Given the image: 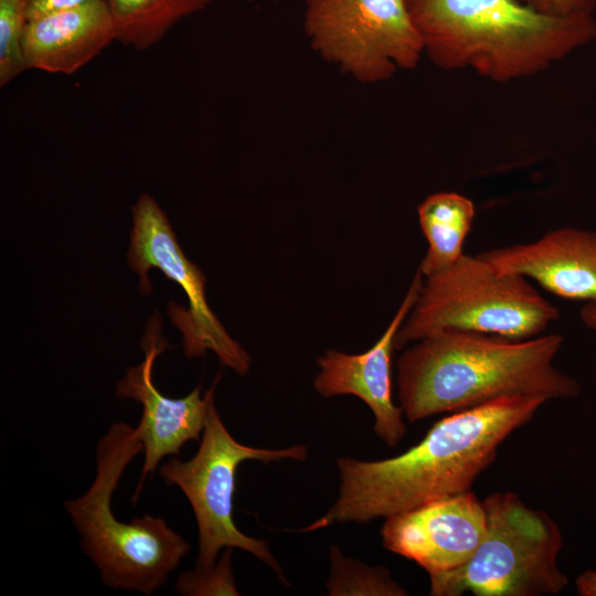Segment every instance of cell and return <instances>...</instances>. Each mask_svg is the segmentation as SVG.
Masks as SVG:
<instances>
[{
    "mask_svg": "<svg viewBox=\"0 0 596 596\" xmlns=\"http://www.w3.org/2000/svg\"><path fill=\"white\" fill-rule=\"evenodd\" d=\"M547 400L504 396L449 413L403 454L381 460L337 459L334 504L302 531L364 523L467 492L494 461L499 447L532 419Z\"/></svg>",
    "mask_w": 596,
    "mask_h": 596,
    "instance_id": "cell-1",
    "label": "cell"
},
{
    "mask_svg": "<svg viewBox=\"0 0 596 596\" xmlns=\"http://www.w3.org/2000/svg\"><path fill=\"white\" fill-rule=\"evenodd\" d=\"M562 344L558 333L513 340L459 329L437 332L398 358L400 406L417 422L504 396L574 398L581 385L553 364Z\"/></svg>",
    "mask_w": 596,
    "mask_h": 596,
    "instance_id": "cell-2",
    "label": "cell"
},
{
    "mask_svg": "<svg viewBox=\"0 0 596 596\" xmlns=\"http://www.w3.org/2000/svg\"><path fill=\"white\" fill-rule=\"evenodd\" d=\"M406 1L435 64L501 83L542 72L596 39L594 15L551 17L521 0Z\"/></svg>",
    "mask_w": 596,
    "mask_h": 596,
    "instance_id": "cell-3",
    "label": "cell"
},
{
    "mask_svg": "<svg viewBox=\"0 0 596 596\" xmlns=\"http://www.w3.org/2000/svg\"><path fill=\"white\" fill-rule=\"evenodd\" d=\"M96 476L81 497L64 502L81 535L82 551L111 588L153 594L191 549L161 518L146 514L129 523L111 510V497L127 465L142 451L135 428L113 424L98 441Z\"/></svg>",
    "mask_w": 596,
    "mask_h": 596,
    "instance_id": "cell-4",
    "label": "cell"
},
{
    "mask_svg": "<svg viewBox=\"0 0 596 596\" xmlns=\"http://www.w3.org/2000/svg\"><path fill=\"white\" fill-rule=\"evenodd\" d=\"M425 278L396 332V350L447 329L531 339L543 334L560 316L526 277L503 272L480 254H462Z\"/></svg>",
    "mask_w": 596,
    "mask_h": 596,
    "instance_id": "cell-5",
    "label": "cell"
},
{
    "mask_svg": "<svg viewBox=\"0 0 596 596\" xmlns=\"http://www.w3.org/2000/svg\"><path fill=\"white\" fill-rule=\"evenodd\" d=\"M486 531L461 566L429 575L433 596H540L568 584L557 556L563 538L543 510L528 507L514 492H494L483 501Z\"/></svg>",
    "mask_w": 596,
    "mask_h": 596,
    "instance_id": "cell-6",
    "label": "cell"
},
{
    "mask_svg": "<svg viewBox=\"0 0 596 596\" xmlns=\"http://www.w3.org/2000/svg\"><path fill=\"white\" fill-rule=\"evenodd\" d=\"M307 455L308 449L302 445L263 449L238 443L224 426L212 401L196 454L187 461L171 458L159 469V476L168 486L182 490L194 512L199 532L195 566H211L215 564L221 549L236 547L264 562L287 584L268 543L244 534L235 525L236 471L246 460L268 465L286 459L305 461Z\"/></svg>",
    "mask_w": 596,
    "mask_h": 596,
    "instance_id": "cell-7",
    "label": "cell"
},
{
    "mask_svg": "<svg viewBox=\"0 0 596 596\" xmlns=\"http://www.w3.org/2000/svg\"><path fill=\"white\" fill-rule=\"evenodd\" d=\"M304 23L312 47L363 83L415 67L424 52L406 0H306Z\"/></svg>",
    "mask_w": 596,
    "mask_h": 596,
    "instance_id": "cell-8",
    "label": "cell"
},
{
    "mask_svg": "<svg viewBox=\"0 0 596 596\" xmlns=\"http://www.w3.org/2000/svg\"><path fill=\"white\" fill-rule=\"evenodd\" d=\"M131 212L127 264L139 276L140 294L147 296L152 292L148 272L153 267L160 269L182 288L189 300V308L174 302L168 307L172 324L182 334L184 355L193 359L212 351L222 364L245 375L251 356L231 338L210 309L205 298V276L185 257L163 210L151 195L143 193Z\"/></svg>",
    "mask_w": 596,
    "mask_h": 596,
    "instance_id": "cell-9",
    "label": "cell"
},
{
    "mask_svg": "<svg viewBox=\"0 0 596 596\" xmlns=\"http://www.w3.org/2000/svg\"><path fill=\"white\" fill-rule=\"evenodd\" d=\"M141 348L143 361L129 368L116 386L118 397L131 398L142 405V416L135 430L142 444L145 460L132 503H136L147 477L157 469L163 457L179 455L185 443L200 439L219 382V377L215 379L204 395H201L200 386L181 398L168 397L158 391L152 380V369L156 358L169 344L162 336L161 317L157 311L147 323Z\"/></svg>",
    "mask_w": 596,
    "mask_h": 596,
    "instance_id": "cell-10",
    "label": "cell"
},
{
    "mask_svg": "<svg viewBox=\"0 0 596 596\" xmlns=\"http://www.w3.org/2000/svg\"><path fill=\"white\" fill-rule=\"evenodd\" d=\"M485 531L482 501L469 490L385 518L381 536L386 550L434 575L464 565Z\"/></svg>",
    "mask_w": 596,
    "mask_h": 596,
    "instance_id": "cell-11",
    "label": "cell"
},
{
    "mask_svg": "<svg viewBox=\"0 0 596 596\" xmlns=\"http://www.w3.org/2000/svg\"><path fill=\"white\" fill-rule=\"evenodd\" d=\"M423 277L417 270L397 312L372 348L359 354L328 350L318 360L320 372L313 380L315 390L323 397L354 395L361 398L374 415V433L390 447L397 446L406 434L403 409L392 400L394 340L418 297Z\"/></svg>",
    "mask_w": 596,
    "mask_h": 596,
    "instance_id": "cell-12",
    "label": "cell"
},
{
    "mask_svg": "<svg viewBox=\"0 0 596 596\" xmlns=\"http://www.w3.org/2000/svg\"><path fill=\"white\" fill-rule=\"evenodd\" d=\"M480 255L503 272L534 279L563 299L596 300V232L577 227L549 231L539 240Z\"/></svg>",
    "mask_w": 596,
    "mask_h": 596,
    "instance_id": "cell-13",
    "label": "cell"
},
{
    "mask_svg": "<svg viewBox=\"0 0 596 596\" xmlns=\"http://www.w3.org/2000/svg\"><path fill=\"white\" fill-rule=\"evenodd\" d=\"M117 41L105 0L54 11L29 20L23 36L26 68L71 75Z\"/></svg>",
    "mask_w": 596,
    "mask_h": 596,
    "instance_id": "cell-14",
    "label": "cell"
},
{
    "mask_svg": "<svg viewBox=\"0 0 596 596\" xmlns=\"http://www.w3.org/2000/svg\"><path fill=\"white\" fill-rule=\"evenodd\" d=\"M475 213L473 203L456 192L435 193L422 202L418 220L428 242L418 269L424 277L447 268L464 254L462 244Z\"/></svg>",
    "mask_w": 596,
    "mask_h": 596,
    "instance_id": "cell-15",
    "label": "cell"
},
{
    "mask_svg": "<svg viewBox=\"0 0 596 596\" xmlns=\"http://www.w3.org/2000/svg\"><path fill=\"white\" fill-rule=\"evenodd\" d=\"M114 19L117 41L138 51L148 50L182 19L211 0H105Z\"/></svg>",
    "mask_w": 596,
    "mask_h": 596,
    "instance_id": "cell-16",
    "label": "cell"
},
{
    "mask_svg": "<svg viewBox=\"0 0 596 596\" xmlns=\"http://www.w3.org/2000/svg\"><path fill=\"white\" fill-rule=\"evenodd\" d=\"M331 572L327 582L329 595L404 596L406 590L394 581L386 567L368 566L345 557L338 546L330 549Z\"/></svg>",
    "mask_w": 596,
    "mask_h": 596,
    "instance_id": "cell-17",
    "label": "cell"
},
{
    "mask_svg": "<svg viewBox=\"0 0 596 596\" xmlns=\"http://www.w3.org/2000/svg\"><path fill=\"white\" fill-rule=\"evenodd\" d=\"M29 23V0H0V86L26 68L23 36Z\"/></svg>",
    "mask_w": 596,
    "mask_h": 596,
    "instance_id": "cell-18",
    "label": "cell"
},
{
    "mask_svg": "<svg viewBox=\"0 0 596 596\" xmlns=\"http://www.w3.org/2000/svg\"><path fill=\"white\" fill-rule=\"evenodd\" d=\"M232 547H226L220 561L211 566H195L181 574L175 589L183 596L240 595L232 572Z\"/></svg>",
    "mask_w": 596,
    "mask_h": 596,
    "instance_id": "cell-19",
    "label": "cell"
},
{
    "mask_svg": "<svg viewBox=\"0 0 596 596\" xmlns=\"http://www.w3.org/2000/svg\"><path fill=\"white\" fill-rule=\"evenodd\" d=\"M534 10L551 17L593 15L596 0H521Z\"/></svg>",
    "mask_w": 596,
    "mask_h": 596,
    "instance_id": "cell-20",
    "label": "cell"
},
{
    "mask_svg": "<svg viewBox=\"0 0 596 596\" xmlns=\"http://www.w3.org/2000/svg\"><path fill=\"white\" fill-rule=\"evenodd\" d=\"M93 0H29V20L54 11L78 7Z\"/></svg>",
    "mask_w": 596,
    "mask_h": 596,
    "instance_id": "cell-21",
    "label": "cell"
},
{
    "mask_svg": "<svg viewBox=\"0 0 596 596\" xmlns=\"http://www.w3.org/2000/svg\"><path fill=\"white\" fill-rule=\"evenodd\" d=\"M575 586L581 596H596V571L583 572L576 578Z\"/></svg>",
    "mask_w": 596,
    "mask_h": 596,
    "instance_id": "cell-22",
    "label": "cell"
},
{
    "mask_svg": "<svg viewBox=\"0 0 596 596\" xmlns=\"http://www.w3.org/2000/svg\"><path fill=\"white\" fill-rule=\"evenodd\" d=\"M579 318L585 327L596 333V300L585 302L579 310Z\"/></svg>",
    "mask_w": 596,
    "mask_h": 596,
    "instance_id": "cell-23",
    "label": "cell"
},
{
    "mask_svg": "<svg viewBox=\"0 0 596 596\" xmlns=\"http://www.w3.org/2000/svg\"><path fill=\"white\" fill-rule=\"evenodd\" d=\"M249 1H254V0H249Z\"/></svg>",
    "mask_w": 596,
    "mask_h": 596,
    "instance_id": "cell-24",
    "label": "cell"
}]
</instances>
